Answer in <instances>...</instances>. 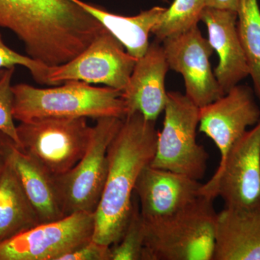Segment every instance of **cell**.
<instances>
[{
	"label": "cell",
	"mask_w": 260,
	"mask_h": 260,
	"mask_svg": "<svg viewBox=\"0 0 260 260\" xmlns=\"http://www.w3.org/2000/svg\"><path fill=\"white\" fill-rule=\"evenodd\" d=\"M14 119L23 122L47 117H102L124 119L128 114L122 91L70 80L55 88H38L25 83L13 86Z\"/></svg>",
	"instance_id": "3"
},
{
	"label": "cell",
	"mask_w": 260,
	"mask_h": 260,
	"mask_svg": "<svg viewBox=\"0 0 260 260\" xmlns=\"http://www.w3.org/2000/svg\"><path fill=\"white\" fill-rule=\"evenodd\" d=\"M206 7V0H174L152 30L155 40L162 42L197 26Z\"/></svg>",
	"instance_id": "21"
},
{
	"label": "cell",
	"mask_w": 260,
	"mask_h": 260,
	"mask_svg": "<svg viewBox=\"0 0 260 260\" xmlns=\"http://www.w3.org/2000/svg\"><path fill=\"white\" fill-rule=\"evenodd\" d=\"M237 12L206 7L200 20L208 28V41L218 56L214 74L225 93L249 76V68L237 28Z\"/></svg>",
	"instance_id": "15"
},
{
	"label": "cell",
	"mask_w": 260,
	"mask_h": 260,
	"mask_svg": "<svg viewBox=\"0 0 260 260\" xmlns=\"http://www.w3.org/2000/svg\"><path fill=\"white\" fill-rule=\"evenodd\" d=\"M18 65L28 69L37 83L48 85L47 75L49 67L30 56L19 54L10 49L3 42L0 32V70L8 69Z\"/></svg>",
	"instance_id": "24"
},
{
	"label": "cell",
	"mask_w": 260,
	"mask_h": 260,
	"mask_svg": "<svg viewBox=\"0 0 260 260\" xmlns=\"http://www.w3.org/2000/svg\"><path fill=\"white\" fill-rule=\"evenodd\" d=\"M112 34L104 30L74 59L59 66L49 67L48 85L56 86L70 80L104 84L123 90L126 88L137 59Z\"/></svg>",
	"instance_id": "10"
},
{
	"label": "cell",
	"mask_w": 260,
	"mask_h": 260,
	"mask_svg": "<svg viewBox=\"0 0 260 260\" xmlns=\"http://www.w3.org/2000/svg\"><path fill=\"white\" fill-rule=\"evenodd\" d=\"M15 67L5 69L0 77V132L9 137L19 147V138L17 126L13 116V95L12 79Z\"/></svg>",
	"instance_id": "23"
},
{
	"label": "cell",
	"mask_w": 260,
	"mask_h": 260,
	"mask_svg": "<svg viewBox=\"0 0 260 260\" xmlns=\"http://www.w3.org/2000/svg\"><path fill=\"white\" fill-rule=\"evenodd\" d=\"M95 213L76 212L0 243V260H60L91 241Z\"/></svg>",
	"instance_id": "9"
},
{
	"label": "cell",
	"mask_w": 260,
	"mask_h": 260,
	"mask_svg": "<svg viewBox=\"0 0 260 260\" xmlns=\"http://www.w3.org/2000/svg\"><path fill=\"white\" fill-rule=\"evenodd\" d=\"M260 120V106L246 85L233 87L223 96L200 108L199 130L213 140L220 160L233 144Z\"/></svg>",
	"instance_id": "12"
},
{
	"label": "cell",
	"mask_w": 260,
	"mask_h": 260,
	"mask_svg": "<svg viewBox=\"0 0 260 260\" xmlns=\"http://www.w3.org/2000/svg\"><path fill=\"white\" fill-rule=\"evenodd\" d=\"M160 42L150 43L144 55L137 59L122 97L128 114L139 112L148 120L155 121L164 112L167 101L165 78L169 70Z\"/></svg>",
	"instance_id": "14"
},
{
	"label": "cell",
	"mask_w": 260,
	"mask_h": 260,
	"mask_svg": "<svg viewBox=\"0 0 260 260\" xmlns=\"http://www.w3.org/2000/svg\"><path fill=\"white\" fill-rule=\"evenodd\" d=\"M93 15L136 59L144 55L150 42L149 36L167 8L154 7L135 16L112 14L107 10L80 0H72Z\"/></svg>",
	"instance_id": "18"
},
{
	"label": "cell",
	"mask_w": 260,
	"mask_h": 260,
	"mask_svg": "<svg viewBox=\"0 0 260 260\" xmlns=\"http://www.w3.org/2000/svg\"><path fill=\"white\" fill-rule=\"evenodd\" d=\"M207 7L237 11L239 0H206Z\"/></svg>",
	"instance_id": "27"
},
{
	"label": "cell",
	"mask_w": 260,
	"mask_h": 260,
	"mask_svg": "<svg viewBox=\"0 0 260 260\" xmlns=\"http://www.w3.org/2000/svg\"><path fill=\"white\" fill-rule=\"evenodd\" d=\"M17 132L19 148L56 177L83 158L93 126L85 117H47L20 122Z\"/></svg>",
	"instance_id": "6"
},
{
	"label": "cell",
	"mask_w": 260,
	"mask_h": 260,
	"mask_svg": "<svg viewBox=\"0 0 260 260\" xmlns=\"http://www.w3.org/2000/svg\"><path fill=\"white\" fill-rule=\"evenodd\" d=\"M60 260H112L111 246L92 239L76 250L61 256Z\"/></svg>",
	"instance_id": "25"
},
{
	"label": "cell",
	"mask_w": 260,
	"mask_h": 260,
	"mask_svg": "<svg viewBox=\"0 0 260 260\" xmlns=\"http://www.w3.org/2000/svg\"><path fill=\"white\" fill-rule=\"evenodd\" d=\"M213 200L202 195L179 213L143 220V260H212L218 214Z\"/></svg>",
	"instance_id": "4"
},
{
	"label": "cell",
	"mask_w": 260,
	"mask_h": 260,
	"mask_svg": "<svg viewBox=\"0 0 260 260\" xmlns=\"http://www.w3.org/2000/svg\"><path fill=\"white\" fill-rule=\"evenodd\" d=\"M122 123V119L112 116L98 119L83 158L69 172L54 177L65 216L95 213L107 180L108 148Z\"/></svg>",
	"instance_id": "7"
},
{
	"label": "cell",
	"mask_w": 260,
	"mask_h": 260,
	"mask_svg": "<svg viewBox=\"0 0 260 260\" xmlns=\"http://www.w3.org/2000/svg\"><path fill=\"white\" fill-rule=\"evenodd\" d=\"M162 43L169 69L182 75L185 95L198 107H204L225 95L210 64L213 49L198 25Z\"/></svg>",
	"instance_id": "11"
},
{
	"label": "cell",
	"mask_w": 260,
	"mask_h": 260,
	"mask_svg": "<svg viewBox=\"0 0 260 260\" xmlns=\"http://www.w3.org/2000/svg\"><path fill=\"white\" fill-rule=\"evenodd\" d=\"M237 28L260 104V9L257 0H239Z\"/></svg>",
	"instance_id": "20"
},
{
	"label": "cell",
	"mask_w": 260,
	"mask_h": 260,
	"mask_svg": "<svg viewBox=\"0 0 260 260\" xmlns=\"http://www.w3.org/2000/svg\"><path fill=\"white\" fill-rule=\"evenodd\" d=\"M5 69L3 70H0V77H1V75H3V73H4Z\"/></svg>",
	"instance_id": "29"
},
{
	"label": "cell",
	"mask_w": 260,
	"mask_h": 260,
	"mask_svg": "<svg viewBox=\"0 0 260 260\" xmlns=\"http://www.w3.org/2000/svg\"><path fill=\"white\" fill-rule=\"evenodd\" d=\"M212 260H260V207H225L217 214Z\"/></svg>",
	"instance_id": "16"
},
{
	"label": "cell",
	"mask_w": 260,
	"mask_h": 260,
	"mask_svg": "<svg viewBox=\"0 0 260 260\" xmlns=\"http://www.w3.org/2000/svg\"><path fill=\"white\" fill-rule=\"evenodd\" d=\"M5 162V164H1V165H0V175H1L2 172H3V167H4Z\"/></svg>",
	"instance_id": "28"
},
{
	"label": "cell",
	"mask_w": 260,
	"mask_h": 260,
	"mask_svg": "<svg viewBox=\"0 0 260 260\" xmlns=\"http://www.w3.org/2000/svg\"><path fill=\"white\" fill-rule=\"evenodd\" d=\"M201 195L220 197L225 207H260V120L228 150Z\"/></svg>",
	"instance_id": "8"
},
{
	"label": "cell",
	"mask_w": 260,
	"mask_h": 260,
	"mask_svg": "<svg viewBox=\"0 0 260 260\" xmlns=\"http://www.w3.org/2000/svg\"><path fill=\"white\" fill-rule=\"evenodd\" d=\"M164 126L158 131L150 167L200 180L205 177L209 154L197 141L200 107L185 94L167 93Z\"/></svg>",
	"instance_id": "5"
},
{
	"label": "cell",
	"mask_w": 260,
	"mask_h": 260,
	"mask_svg": "<svg viewBox=\"0 0 260 260\" xmlns=\"http://www.w3.org/2000/svg\"><path fill=\"white\" fill-rule=\"evenodd\" d=\"M202 186L184 174L148 166L135 187L142 218L148 221L179 213L202 196Z\"/></svg>",
	"instance_id": "13"
},
{
	"label": "cell",
	"mask_w": 260,
	"mask_h": 260,
	"mask_svg": "<svg viewBox=\"0 0 260 260\" xmlns=\"http://www.w3.org/2000/svg\"><path fill=\"white\" fill-rule=\"evenodd\" d=\"M144 243V222L138 203L134 201L131 218L122 237L111 246L112 260H143Z\"/></svg>",
	"instance_id": "22"
},
{
	"label": "cell",
	"mask_w": 260,
	"mask_h": 260,
	"mask_svg": "<svg viewBox=\"0 0 260 260\" xmlns=\"http://www.w3.org/2000/svg\"><path fill=\"white\" fill-rule=\"evenodd\" d=\"M40 224L10 158L0 175V243Z\"/></svg>",
	"instance_id": "19"
},
{
	"label": "cell",
	"mask_w": 260,
	"mask_h": 260,
	"mask_svg": "<svg viewBox=\"0 0 260 260\" xmlns=\"http://www.w3.org/2000/svg\"><path fill=\"white\" fill-rule=\"evenodd\" d=\"M10 160L37 212L40 223L55 221L66 217L54 176L17 145L13 149Z\"/></svg>",
	"instance_id": "17"
},
{
	"label": "cell",
	"mask_w": 260,
	"mask_h": 260,
	"mask_svg": "<svg viewBox=\"0 0 260 260\" xmlns=\"http://www.w3.org/2000/svg\"><path fill=\"white\" fill-rule=\"evenodd\" d=\"M15 145L14 141L0 132V165L8 160Z\"/></svg>",
	"instance_id": "26"
},
{
	"label": "cell",
	"mask_w": 260,
	"mask_h": 260,
	"mask_svg": "<svg viewBox=\"0 0 260 260\" xmlns=\"http://www.w3.org/2000/svg\"><path fill=\"white\" fill-rule=\"evenodd\" d=\"M0 28L13 32L28 56L49 67L74 59L106 30L72 0H0Z\"/></svg>",
	"instance_id": "1"
},
{
	"label": "cell",
	"mask_w": 260,
	"mask_h": 260,
	"mask_svg": "<svg viewBox=\"0 0 260 260\" xmlns=\"http://www.w3.org/2000/svg\"><path fill=\"white\" fill-rule=\"evenodd\" d=\"M158 131L141 113L127 114L107 151L108 174L95 212V242L112 246L120 240L133 213L138 177L153 160Z\"/></svg>",
	"instance_id": "2"
}]
</instances>
